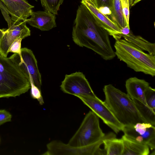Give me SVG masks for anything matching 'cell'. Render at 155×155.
<instances>
[{
	"mask_svg": "<svg viewBox=\"0 0 155 155\" xmlns=\"http://www.w3.org/2000/svg\"><path fill=\"white\" fill-rule=\"evenodd\" d=\"M74 22L72 38L76 45L93 50L105 60L115 57L108 33L98 24L84 5L78 6Z\"/></svg>",
	"mask_w": 155,
	"mask_h": 155,
	"instance_id": "6da1fadb",
	"label": "cell"
},
{
	"mask_svg": "<svg viewBox=\"0 0 155 155\" xmlns=\"http://www.w3.org/2000/svg\"><path fill=\"white\" fill-rule=\"evenodd\" d=\"M31 88L29 75L23 61L14 53L8 57H0V98L15 97Z\"/></svg>",
	"mask_w": 155,
	"mask_h": 155,
	"instance_id": "7a4b0ae2",
	"label": "cell"
},
{
	"mask_svg": "<svg viewBox=\"0 0 155 155\" xmlns=\"http://www.w3.org/2000/svg\"><path fill=\"white\" fill-rule=\"evenodd\" d=\"M103 90L105 102L124 126H132L138 123H146L127 94L111 84L105 85Z\"/></svg>",
	"mask_w": 155,
	"mask_h": 155,
	"instance_id": "3957f363",
	"label": "cell"
},
{
	"mask_svg": "<svg viewBox=\"0 0 155 155\" xmlns=\"http://www.w3.org/2000/svg\"><path fill=\"white\" fill-rule=\"evenodd\" d=\"M115 53L118 59L136 72H142L154 77L155 75V55L144 52L135 45L124 39L116 40Z\"/></svg>",
	"mask_w": 155,
	"mask_h": 155,
	"instance_id": "277c9868",
	"label": "cell"
},
{
	"mask_svg": "<svg viewBox=\"0 0 155 155\" xmlns=\"http://www.w3.org/2000/svg\"><path fill=\"white\" fill-rule=\"evenodd\" d=\"M105 135L100 128L99 117L90 111L68 144L76 148L85 147L97 142Z\"/></svg>",
	"mask_w": 155,
	"mask_h": 155,
	"instance_id": "5b68a950",
	"label": "cell"
},
{
	"mask_svg": "<svg viewBox=\"0 0 155 155\" xmlns=\"http://www.w3.org/2000/svg\"><path fill=\"white\" fill-rule=\"evenodd\" d=\"M0 8L8 26L7 29L0 28V54L6 57L12 44L18 38L23 39L30 36L31 31L26 25V21H13L4 6H1Z\"/></svg>",
	"mask_w": 155,
	"mask_h": 155,
	"instance_id": "8992f818",
	"label": "cell"
},
{
	"mask_svg": "<svg viewBox=\"0 0 155 155\" xmlns=\"http://www.w3.org/2000/svg\"><path fill=\"white\" fill-rule=\"evenodd\" d=\"M76 97L79 98L116 133L122 131L124 126L117 119L105 101H103L96 96Z\"/></svg>",
	"mask_w": 155,
	"mask_h": 155,
	"instance_id": "52a82bcc",
	"label": "cell"
},
{
	"mask_svg": "<svg viewBox=\"0 0 155 155\" xmlns=\"http://www.w3.org/2000/svg\"><path fill=\"white\" fill-rule=\"evenodd\" d=\"M60 87L64 93L76 97L96 96L85 76L81 72L66 74Z\"/></svg>",
	"mask_w": 155,
	"mask_h": 155,
	"instance_id": "ba28073f",
	"label": "cell"
},
{
	"mask_svg": "<svg viewBox=\"0 0 155 155\" xmlns=\"http://www.w3.org/2000/svg\"><path fill=\"white\" fill-rule=\"evenodd\" d=\"M124 135L135 141L147 145L151 150L155 148V127L150 123H138L134 126H124Z\"/></svg>",
	"mask_w": 155,
	"mask_h": 155,
	"instance_id": "9c48e42d",
	"label": "cell"
},
{
	"mask_svg": "<svg viewBox=\"0 0 155 155\" xmlns=\"http://www.w3.org/2000/svg\"><path fill=\"white\" fill-rule=\"evenodd\" d=\"M81 3L87 8L98 24L116 40L122 37L120 29L111 19L97 8L93 0H81Z\"/></svg>",
	"mask_w": 155,
	"mask_h": 155,
	"instance_id": "30bf717a",
	"label": "cell"
},
{
	"mask_svg": "<svg viewBox=\"0 0 155 155\" xmlns=\"http://www.w3.org/2000/svg\"><path fill=\"white\" fill-rule=\"evenodd\" d=\"M14 21H25L32 13L34 6L26 0H0Z\"/></svg>",
	"mask_w": 155,
	"mask_h": 155,
	"instance_id": "8fae6325",
	"label": "cell"
},
{
	"mask_svg": "<svg viewBox=\"0 0 155 155\" xmlns=\"http://www.w3.org/2000/svg\"><path fill=\"white\" fill-rule=\"evenodd\" d=\"M47 151L44 155H92L89 146L76 148L73 147L62 142L53 140L47 145Z\"/></svg>",
	"mask_w": 155,
	"mask_h": 155,
	"instance_id": "7c38bea8",
	"label": "cell"
},
{
	"mask_svg": "<svg viewBox=\"0 0 155 155\" xmlns=\"http://www.w3.org/2000/svg\"><path fill=\"white\" fill-rule=\"evenodd\" d=\"M21 54L23 63L28 72L30 82L41 89L42 84L41 74L37 61L32 51L26 48H21Z\"/></svg>",
	"mask_w": 155,
	"mask_h": 155,
	"instance_id": "4fadbf2b",
	"label": "cell"
},
{
	"mask_svg": "<svg viewBox=\"0 0 155 155\" xmlns=\"http://www.w3.org/2000/svg\"><path fill=\"white\" fill-rule=\"evenodd\" d=\"M26 23L42 31H49L56 27L55 15L49 12H33Z\"/></svg>",
	"mask_w": 155,
	"mask_h": 155,
	"instance_id": "5bb4252c",
	"label": "cell"
},
{
	"mask_svg": "<svg viewBox=\"0 0 155 155\" xmlns=\"http://www.w3.org/2000/svg\"><path fill=\"white\" fill-rule=\"evenodd\" d=\"M149 86L148 82L136 77L128 78L125 83L127 94L129 97L132 99H134L140 101L147 106L144 92Z\"/></svg>",
	"mask_w": 155,
	"mask_h": 155,
	"instance_id": "9a60e30c",
	"label": "cell"
},
{
	"mask_svg": "<svg viewBox=\"0 0 155 155\" xmlns=\"http://www.w3.org/2000/svg\"><path fill=\"white\" fill-rule=\"evenodd\" d=\"M124 144L122 155H148L149 147L147 145L131 140L123 135L121 138Z\"/></svg>",
	"mask_w": 155,
	"mask_h": 155,
	"instance_id": "2e32d148",
	"label": "cell"
},
{
	"mask_svg": "<svg viewBox=\"0 0 155 155\" xmlns=\"http://www.w3.org/2000/svg\"><path fill=\"white\" fill-rule=\"evenodd\" d=\"M124 39L137 46L149 54L155 55V44L151 43L139 35H134L130 31L127 35H122Z\"/></svg>",
	"mask_w": 155,
	"mask_h": 155,
	"instance_id": "e0dca14e",
	"label": "cell"
},
{
	"mask_svg": "<svg viewBox=\"0 0 155 155\" xmlns=\"http://www.w3.org/2000/svg\"><path fill=\"white\" fill-rule=\"evenodd\" d=\"M107 155H122L124 144L122 138L116 137L106 139L103 142Z\"/></svg>",
	"mask_w": 155,
	"mask_h": 155,
	"instance_id": "ac0fdd59",
	"label": "cell"
},
{
	"mask_svg": "<svg viewBox=\"0 0 155 155\" xmlns=\"http://www.w3.org/2000/svg\"><path fill=\"white\" fill-rule=\"evenodd\" d=\"M110 12L111 19L116 24L120 30L127 26L122 12L121 0H114Z\"/></svg>",
	"mask_w": 155,
	"mask_h": 155,
	"instance_id": "d6986e66",
	"label": "cell"
},
{
	"mask_svg": "<svg viewBox=\"0 0 155 155\" xmlns=\"http://www.w3.org/2000/svg\"><path fill=\"white\" fill-rule=\"evenodd\" d=\"M142 117L147 123L155 125V109L149 108L140 101L132 99Z\"/></svg>",
	"mask_w": 155,
	"mask_h": 155,
	"instance_id": "ffe728a7",
	"label": "cell"
},
{
	"mask_svg": "<svg viewBox=\"0 0 155 155\" xmlns=\"http://www.w3.org/2000/svg\"><path fill=\"white\" fill-rule=\"evenodd\" d=\"M64 0H40L42 6L45 11L57 15L60 6Z\"/></svg>",
	"mask_w": 155,
	"mask_h": 155,
	"instance_id": "44dd1931",
	"label": "cell"
},
{
	"mask_svg": "<svg viewBox=\"0 0 155 155\" xmlns=\"http://www.w3.org/2000/svg\"><path fill=\"white\" fill-rule=\"evenodd\" d=\"M144 96L147 106L155 109V89L149 86L145 91Z\"/></svg>",
	"mask_w": 155,
	"mask_h": 155,
	"instance_id": "7402d4cb",
	"label": "cell"
},
{
	"mask_svg": "<svg viewBox=\"0 0 155 155\" xmlns=\"http://www.w3.org/2000/svg\"><path fill=\"white\" fill-rule=\"evenodd\" d=\"M31 84V95L34 99H36L41 105L44 103L43 99L41 94V89L35 86L32 82Z\"/></svg>",
	"mask_w": 155,
	"mask_h": 155,
	"instance_id": "603a6c76",
	"label": "cell"
},
{
	"mask_svg": "<svg viewBox=\"0 0 155 155\" xmlns=\"http://www.w3.org/2000/svg\"><path fill=\"white\" fill-rule=\"evenodd\" d=\"M121 2L123 16L127 26L129 27L130 5L129 0H121Z\"/></svg>",
	"mask_w": 155,
	"mask_h": 155,
	"instance_id": "cb8c5ba5",
	"label": "cell"
},
{
	"mask_svg": "<svg viewBox=\"0 0 155 155\" xmlns=\"http://www.w3.org/2000/svg\"><path fill=\"white\" fill-rule=\"evenodd\" d=\"M23 39L20 38L16 39L12 45L10 47L8 52L17 54L20 57L21 60L22 59L21 54V42Z\"/></svg>",
	"mask_w": 155,
	"mask_h": 155,
	"instance_id": "d4e9b609",
	"label": "cell"
},
{
	"mask_svg": "<svg viewBox=\"0 0 155 155\" xmlns=\"http://www.w3.org/2000/svg\"><path fill=\"white\" fill-rule=\"evenodd\" d=\"M93 0L95 5L99 10L103 8H107L109 9L110 11L112 7L114 0Z\"/></svg>",
	"mask_w": 155,
	"mask_h": 155,
	"instance_id": "484cf974",
	"label": "cell"
},
{
	"mask_svg": "<svg viewBox=\"0 0 155 155\" xmlns=\"http://www.w3.org/2000/svg\"><path fill=\"white\" fill-rule=\"evenodd\" d=\"M12 115L5 110H0V125L11 121Z\"/></svg>",
	"mask_w": 155,
	"mask_h": 155,
	"instance_id": "4316f807",
	"label": "cell"
},
{
	"mask_svg": "<svg viewBox=\"0 0 155 155\" xmlns=\"http://www.w3.org/2000/svg\"><path fill=\"white\" fill-rule=\"evenodd\" d=\"M130 27L126 26L121 29V36L122 35H126L129 34L130 31Z\"/></svg>",
	"mask_w": 155,
	"mask_h": 155,
	"instance_id": "83f0119b",
	"label": "cell"
},
{
	"mask_svg": "<svg viewBox=\"0 0 155 155\" xmlns=\"http://www.w3.org/2000/svg\"><path fill=\"white\" fill-rule=\"evenodd\" d=\"M106 155V153L104 149H101L99 147L95 153L94 155Z\"/></svg>",
	"mask_w": 155,
	"mask_h": 155,
	"instance_id": "f1b7e54d",
	"label": "cell"
},
{
	"mask_svg": "<svg viewBox=\"0 0 155 155\" xmlns=\"http://www.w3.org/2000/svg\"><path fill=\"white\" fill-rule=\"evenodd\" d=\"M137 0H131L129 2V5L131 6H133L134 5L136 4V2Z\"/></svg>",
	"mask_w": 155,
	"mask_h": 155,
	"instance_id": "f546056e",
	"label": "cell"
},
{
	"mask_svg": "<svg viewBox=\"0 0 155 155\" xmlns=\"http://www.w3.org/2000/svg\"><path fill=\"white\" fill-rule=\"evenodd\" d=\"M142 0H137L136 2V4H137L138 2H139L140 1H141Z\"/></svg>",
	"mask_w": 155,
	"mask_h": 155,
	"instance_id": "4dcf8cb0",
	"label": "cell"
},
{
	"mask_svg": "<svg viewBox=\"0 0 155 155\" xmlns=\"http://www.w3.org/2000/svg\"><path fill=\"white\" fill-rule=\"evenodd\" d=\"M131 0H129V3L130 2Z\"/></svg>",
	"mask_w": 155,
	"mask_h": 155,
	"instance_id": "1f68e13d",
	"label": "cell"
},
{
	"mask_svg": "<svg viewBox=\"0 0 155 155\" xmlns=\"http://www.w3.org/2000/svg\"><path fill=\"white\" fill-rule=\"evenodd\" d=\"M1 56L0 54V57Z\"/></svg>",
	"mask_w": 155,
	"mask_h": 155,
	"instance_id": "d6a6232c",
	"label": "cell"
},
{
	"mask_svg": "<svg viewBox=\"0 0 155 155\" xmlns=\"http://www.w3.org/2000/svg\"></svg>",
	"mask_w": 155,
	"mask_h": 155,
	"instance_id": "836d02e7",
	"label": "cell"
}]
</instances>
